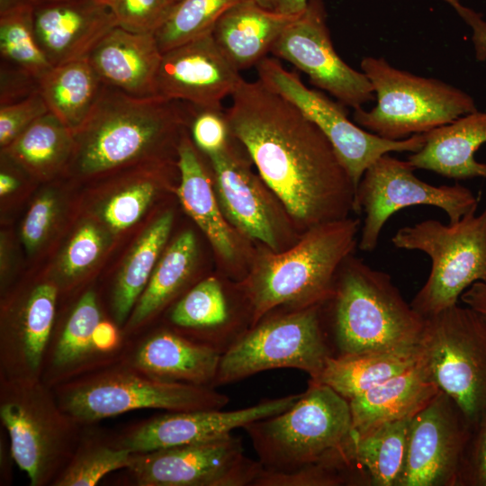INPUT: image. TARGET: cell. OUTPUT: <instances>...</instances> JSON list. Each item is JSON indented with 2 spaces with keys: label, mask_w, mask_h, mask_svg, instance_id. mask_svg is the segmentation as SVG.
<instances>
[{
  "label": "cell",
  "mask_w": 486,
  "mask_h": 486,
  "mask_svg": "<svg viewBox=\"0 0 486 486\" xmlns=\"http://www.w3.org/2000/svg\"><path fill=\"white\" fill-rule=\"evenodd\" d=\"M225 110L231 135L294 221L307 230L348 217L356 187L323 132L260 80L244 78Z\"/></svg>",
  "instance_id": "6da1fadb"
},
{
  "label": "cell",
  "mask_w": 486,
  "mask_h": 486,
  "mask_svg": "<svg viewBox=\"0 0 486 486\" xmlns=\"http://www.w3.org/2000/svg\"><path fill=\"white\" fill-rule=\"evenodd\" d=\"M195 112L185 102L135 96L104 84L89 115L73 131L72 170L95 176L157 158L168 147H178Z\"/></svg>",
  "instance_id": "7a4b0ae2"
},
{
  "label": "cell",
  "mask_w": 486,
  "mask_h": 486,
  "mask_svg": "<svg viewBox=\"0 0 486 486\" xmlns=\"http://www.w3.org/2000/svg\"><path fill=\"white\" fill-rule=\"evenodd\" d=\"M358 219L318 225L291 249L265 256L241 286L252 310V326L278 307L302 309L324 304L338 271L352 255Z\"/></svg>",
  "instance_id": "3957f363"
},
{
  "label": "cell",
  "mask_w": 486,
  "mask_h": 486,
  "mask_svg": "<svg viewBox=\"0 0 486 486\" xmlns=\"http://www.w3.org/2000/svg\"><path fill=\"white\" fill-rule=\"evenodd\" d=\"M330 304L334 356L419 344L425 318L400 294L390 274L347 256L335 278Z\"/></svg>",
  "instance_id": "277c9868"
},
{
  "label": "cell",
  "mask_w": 486,
  "mask_h": 486,
  "mask_svg": "<svg viewBox=\"0 0 486 486\" xmlns=\"http://www.w3.org/2000/svg\"><path fill=\"white\" fill-rule=\"evenodd\" d=\"M243 428L266 472H293L352 445L348 400L312 381L291 408Z\"/></svg>",
  "instance_id": "5b68a950"
},
{
  "label": "cell",
  "mask_w": 486,
  "mask_h": 486,
  "mask_svg": "<svg viewBox=\"0 0 486 486\" xmlns=\"http://www.w3.org/2000/svg\"><path fill=\"white\" fill-rule=\"evenodd\" d=\"M55 396L80 425L136 410H220L230 402L229 396L214 387L160 380L126 362L60 383Z\"/></svg>",
  "instance_id": "8992f818"
},
{
  "label": "cell",
  "mask_w": 486,
  "mask_h": 486,
  "mask_svg": "<svg viewBox=\"0 0 486 486\" xmlns=\"http://www.w3.org/2000/svg\"><path fill=\"white\" fill-rule=\"evenodd\" d=\"M0 419L31 485H52L78 446L80 424L40 378L0 379Z\"/></svg>",
  "instance_id": "52a82bcc"
},
{
  "label": "cell",
  "mask_w": 486,
  "mask_h": 486,
  "mask_svg": "<svg viewBox=\"0 0 486 486\" xmlns=\"http://www.w3.org/2000/svg\"><path fill=\"white\" fill-rule=\"evenodd\" d=\"M361 69L373 86L376 104L369 111L355 109L354 122L381 138L404 140L477 111L463 90L399 69L383 58L364 57Z\"/></svg>",
  "instance_id": "ba28073f"
},
{
  "label": "cell",
  "mask_w": 486,
  "mask_h": 486,
  "mask_svg": "<svg viewBox=\"0 0 486 486\" xmlns=\"http://www.w3.org/2000/svg\"><path fill=\"white\" fill-rule=\"evenodd\" d=\"M476 212L446 225L425 220L392 236L395 248L421 251L430 258L428 279L410 302L423 318L457 304L472 284L486 282V205Z\"/></svg>",
  "instance_id": "9c48e42d"
},
{
  "label": "cell",
  "mask_w": 486,
  "mask_h": 486,
  "mask_svg": "<svg viewBox=\"0 0 486 486\" xmlns=\"http://www.w3.org/2000/svg\"><path fill=\"white\" fill-rule=\"evenodd\" d=\"M322 305L264 316L222 354L212 387L277 368L302 370L316 381L333 356Z\"/></svg>",
  "instance_id": "30bf717a"
},
{
  "label": "cell",
  "mask_w": 486,
  "mask_h": 486,
  "mask_svg": "<svg viewBox=\"0 0 486 486\" xmlns=\"http://www.w3.org/2000/svg\"><path fill=\"white\" fill-rule=\"evenodd\" d=\"M419 343L434 382L472 429L486 412V322L457 303L425 318Z\"/></svg>",
  "instance_id": "8fae6325"
},
{
  "label": "cell",
  "mask_w": 486,
  "mask_h": 486,
  "mask_svg": "<svg viewBox=\"0 0 486 486\" xmlns=\"http://www.w3.org/2000/svg\"><path fill=\"white\" fill-rule=\"evenodd\" d=\"M256 68L258 80L297 107L323 132L356 190L365 170L382 156L391 152L413 153L424 145V133L391 140L361 128L347 118L343 104L307 87L296 72L285 69L278 59L266 57Z\"/></svg>",
  "instance_id": "7c38bea8"
},
{
  "label": "cell",
  "mask_w": 486,
  "mask_h": 486,
  "mask_svg": "<svg viewBox=\"0 0 486 486\" xmlns=\"http://www.w3.org/2000/svg\"><path fill=\"white\" fill-rule=\"evenodd\" d=\"M415 167L407 160L385 154L364 173L356 193L357 213L364 220L358 243L360 250L374 251L382 228L398 211L417 205H430L443 210L449 222L477 211L480 196L459 184L434 185L414 175Z\"/></svg>",
  "instance_id": "4fadbf2b"
},
{
  "label": "cell",
  "mask_w": 486,
  "mask_h": 486,
  "mask_svg": "<svg viewBox=\"0 0 486 486\" xmlns=\"http://www.w3.org/2000/svg\"><path fill=\"white\" fill-rule=\"evenodd\" d=\"M127 470L140 486H253L262 471L231 433L208 441L131 454Z\"/></svg>",
  "instance_id": "5bb4252c"
},
{
  "label": "cell",
  "mask_w": 486,
  "mask_h": 486,
  "mask_svg": "<svg viewBox=\"0 0 486 486\" xmlns=\"http://www.w3.org/2000/svg\"><path fill=\"white\" fill-rule=\"evenodd\" d=\"M324 0H308L302 13L284 29L272 48L274 56L305 73L312 85L354 110L374 99L363 71L349 67L337 53L327 25Z\"/></svg>",
  "instance_id": "9a60e30c"
},
{
  "label": "cell",
  "mask_w": 486,
  "mask_h": 486,
  "mask_svg": "<svg viewBox=\"0 0 486 486\" xmlns=\"http://www.w3.org/2000/svg\"><path fill=\"white\" fill-rule=\"evenodd\" d=\"M471 433L460 408L440 390L411 418L397 486H458Z\"/></svg>",
  "instance_id": "2e32d148"
},
{
  "label": "cell",
  "mask_w": 486,
  "mask_h": 486,
  "mask_svg": "<svg viewBox=\"0 0 486 486\" xmlns=\"http://www.w3.org/2000/svg\"><path fill=\"white\" fill-rule=\"evenodd\" d=\"M243 77L218 46L212 32L162 53L157 95L200 109H223Z\"/></svg>",
  "instance_id": "e0dca14e"
},
{
  "label": "cell",
  "mask_w": 486,
  "mask_h": 486,
  "mask_svg": "<svg viewBox=\"0 0 486 486\" xmlns=\"http://www.w3.org/2000/svg\"><path fill=\"white\" fill-rule=\"evenodd\" d=\"M301 394L264 400L230 411L220 409L166 413L135 427L114 445L134 454L208 441L288 410Z\"/></svg>",
  "instance_id": "ac0fdd59"
},
{
  "label": "cell",
  "mask_w": 486,
  "mask_h": 486,
  "mask_svg": "<svg viewBox=\"0 0 486 486\" xmlns=\"http://www.w3.org/2000/svg\"><path fill=\"white\" fill-rule=\"evenodd\" d=\"M32 19L36 40L52 67L86 58L118 26L110 6L98 0H36Z\"/></svg>",
  "instance_id": "d6986e66"
},
{
  "label": "cell",
  "mask_w": 486,
  "mask_h": 486,
  "mask_svg": "<svg viewBox=\"0 0 486 486\" xmlns=\"http://www.w3.org/2000/svg\"><path fill=\"white\" fill-rule=\"evenodd\" d=\"M235 142L231 135L221 149L206 155L212 166L220 207L225 219L239 231L275 251L278 240L273 209Z\"/></svg>",
  "instance_id": "ffe728a7"
},
{
  "label": "cell",
  "mask_w": 486,
  "mask_h": 486,
  "mask_svg": "<svg viewBox=\"0 0 486 486\" xmlns=\"http://www.w3.org/2000/svg\"><path fill=\"white\" fill-rule=\"evenodd\" d=\"M58 289L51 283L34 286L2 328L1 379H39L54 324Z\"/></svg>",
  "instance_id": "44dd1931"
},
{
  "label": "cell",
  "mask_w": 486,
  "mask_h": 486,
  "mask_svg": "<svg viewBox=\"0 0 486 486\" xmlns=\"http://www.w3.org/2000/svg\"><path fill=\"white\" fill-rule=\"evenodd\" d=\"M162 52L154 33L112 29L86 57L103 82L126 94L157 95Z\"/></svg>",
  "instance_id": "7402d4cb"
},
{
  "label": "cell",
  "mask_w": 486,
  "mask_h": 486,
  "mask_svg": "<svg viewBox=\"0 0 486 486\" xmlns=\"http://www.w3.org/2000/svg\"><path fill=\"white\" fill-rule=\"evenodd\" d=\"M439 391L422 356L412 367L348 400L352 435L359 436L383 423L413 417Z\"/></svg>",
  "instance_id": "603a6c76"
},
{
  "label": "cell",
  "mask_w": 486,
  "mask_h": 486,
  "mask_svg": "<svg viewBox=\"0 0 486 486\" xmlns=\"http://www.w3.org/2000/svg\"><path fill=\"white\" fill-rule=\"evenodd\" d=\"M221 356L179 332L161 330L143 340L126 363L160 380L212 387Z\"/></svg>",
  "instance_id": "cb8c5ba5"
},
{
  "label": "cell",
  "mask_w": 486,
  "mask_h": 486,
  "mask_svg": "<svg viewBox=\"0 0 486 486\" xmlns=\"http://www.w3.org/2000/svg\"><path fill=\"white\" fill-rule=\"evenodd\" d=\"M424 136L423 147L408 158L415 169L455 180L486 177V163L474 158L479 148L486 143V112L477 110L464 114Z\"/></svg>",
  "instance_id": "d4e9b609"
},
{
  "label": "cell",
  "mask_w": 486,
  "mask_h": 486,
  "mask_svg": "<svg viewBox=\"0 0 486 486\" xmlns=\"http://www.w3.org/2000/svg\"><path fill=\"white\" fill-rule=\"evenodd\" d=\"M298 15V14H297ZM243 0L217 22L212 35L225 56L238 70L256 66L284 29L297 17Z\"/></svg>",
  "instance_id": "484cf974"
},
{
  "label": "cell",
  "mask_w": 486,
  "mask_h": 486,
  "mask_svg": "<svg viewBox=\"0 0 486 486\" xmlns=\"http://www.w3.org/2000/svg\"><path fill=\"white\" fill-rule=\"evenodd\" d=\"M169 320L186 338L225 353L248 329L233 316L221 283L208 277L195 284L172 308Z\"/></svg>",
  "instance_id": "4316f807"
},
{
  "label": "cell",
  "mask_w": 486,
  "mask_h": 486,
  "mask_svg": "<svg viewBox=\"0 0 486 486\" xmlns=\"http://www.w3.org/2000/svg\"><path fill=\"white\" fill-rule=\"evenodd\" d=\"M199 151L189 130H186L177 148L176 166L180 173L177 195L185 212L203 231L215 250L230 260L236 253V244Z\"/></svg>",
  "instance_id": "83f0119b"
},
{
  "label": "cell",
  "mask_w": 486,
  "mask_h": 486,
  "mask_svg": "<svg viewBox=\"0 0 486 486\" xmlns=\"http://www.w3.org/2000/svg\"><path fill=\"white\" fill-rule=\"evenodd\" d=\"M422 356L420 343L360 354L331 356L320 377L312 382L325 384L350 400L412 367Z\"/></svg>",
  "instance_id": "f1b7e54d"
},
{
  "label": "cell",
  "mask_w": 486,
  "mask_h": 486,
  "mask_svg": "<svg viewBox=\"0 0 486 486\" xmlns=\"http://www.w3.org/2000/svg\"><path fill=\"white\" fill-rule=\"evenodd\" d=\"M100 321L95 293L87 291L76 304L56 340L44 382L49 386L58 385L105 357L95 343V329Z\"/></svg>",
  "instance_id": "f546056e"
},
{
  "label": "cell",
  "mask_w": 486,
  "mask_h": 486,
  "mask_svg": "<svg viewBox=\"0 0 486 486\" xmlns=\"http://www.w3.org/2000/svg\"><path fill=\"white\" fill-rule=\"evenodd\" d=\"M104 86L86 58L52 67L40 80L50 112L72 131L87 118Z\"/></svg>",
  "instance_id": "4dcf8cb0"
},
{
  "label": "cell",
  "mask_w": 486,
  "mask_h": 486,
  "mask_svg": "<svg viewBox=\"0 0 486 486\" xmlns=\"http://www.w3.org/2000/svg\"><path fill=\"white\" fill-rule=\"evenodd\" d=\"M172 223L170 212L154 220L138 238L122 266L112 301L113 317L119 325L129 319L145 290L168 238Z\"/></svg>",
  "instance_id": "1f68e13d"
},
{
  "label": "cell",
  "mask_w": 486,
  "mask_h": 486,
  "mask_svg": "<svg viewBox=\"0 0 486 486\" xmlns=\"http://www.w3.org/2000/svg\"><path fill=\"white\" fill-rule=\"evenodd\" d=\"M195 256L194 234L190 230L182 232L158 259L129 317V330L144 324L181 290L191 275Z\"/></svg>",
  "instance_id": "d6a6232c"
},
{
  "label": "cell",
  "mask_w": 486,
  "mask_h": 486,
  "mask_svg": "<svg viewBox=\"0 0 486 486\" xmlns=\"http://www.w3.org/2000/svg\"><path fill=\"white\" fill-rule=\"evenodd\" d=\"M73 149V131L50 112L3 148L17 164L39 176L51 175L69 163Z\"/></svg>",
  "instance_id": "836d02e7"
},
{
  "label": "cell",
  "mask_w": 486,
  "mask_h": 486,
  "mask_svg": "<svg viewBox=\"0 0 486 486\" xmlns=\"http://www.w3.org/2000/svg\"><path fill=\"white\" fill-rule=\"evenodd\" d=\"M411 418L383 423L353 436L355 460L374 486H397L403 470Z\"/></svg>",
  "instance_id": "e575fe53"
},
{
  "label": "cell",
  "mask_w": 486,
  "mask_h": 486,
  "mask_svg": "<svg viewBox=\"0 0 486 486\" xmlns=\"http://www.w3.org/2000/svg\"><path fill=\"white\" fill-rule=\"evenodd\" d=\"M243 0H179L154 32L161 52L212 33L220 18Z\"/></svg>",
  "instance_id": "d590c367"
},
{
  "label": "cell",
  "mask_w": 486,
  "mask_h": 486,
  "mask_svg": "<svg viewBox=\"0 0 486 486\" xmlns=\"http://www.w3.org/2000/svg\"><path fill=\"white\" fill-rule=\"evenodd\" d=\"M0 58L40 80L52 68L36 40L32 7L0 14Z\"/></svg>",
  "instance_id": "8d00e7d4"
},
{
  "label": "cell",
  "mask_w": 486,
  "mask_h": 486,
  "mask_svg": "<svg viewBox=\"0 0 486 486\" xmlns=\"http://www.w3.org/2000/svg\"><path fill=\"white\" fill-rule=\"evenodd\" d=\"M366 481L349 446L293 472L273 473L262 470L253 486H338Z\"/></svg>",
  "instance_id": "74e56055"
},
{
  "label": "cell",
  "mask_w": 486,
  "mask_h": 486,
  "mask_svg": "<svg viewBox=\"0 0 486 486\" xmlns=\"http://www.w3.org/2000/svg\"><path fill=\"white\" fill-rule=\"evenodd\" d=\"M131 453L113 445L80 441L54 486H93L111 472L128 468Z\"/></svg>",
  "instance_id": "f35d334b"
},
{
  "label": "cell",
  "mask_w": 486,
  "mask_h": 486,
  "mask_svg": "<svg viewBox=\"0 0 486 486\" xmlns=\"http://www.w3.org/2000/svg\"><path fill=\"white\" fill-rule=\"evenodd\" d=\"M156 185L150 179L136 181L112 196L105 203L102 216L114 231L135 224L150 204Z\"/></svg>",
  "instance_id": "ab89813d"
},
{
  "label": "cell",
  "mask_w": 486,
  "mask_h": 486,
  "mask_svg": "<svg viewBox=\"0 0 486 486\" xmlns=\"http://www.w3.org/2000/svg\"><path fill=\"white\" fill-rule=\"evenodd\" d=\"M118 26L134 32L154 33L172 7L170 0H109Z\"/></svg>",
  "instance_id": "60d3db41"
},
{
  "label": "cell",
  "mask_w": 486,
  "mask_h": 486,
  "mask_svg": "<svg viewBox=\"0 0 486 486\" xmlns=\"http://www.w3.org/2000/svg\"><path fill=\"white\" fill-rule=\"evenodd\" d=\"M104 246L100 230L91 223L81 226L70 239L60 261L61 274L74 278L91 267Z\"/></svg>",
  "instance_id": "b9f144b4"
},
{
  "label": "cell",
  "mask_w": 486,
  "mask_h": 486,
  "mask_svg": "<svg viewBox=\"0 0 486 486\" xmlns=\"http://www.w3.org/2000/svg\"><path fill=\"white\" fill-rule=\"evenodd\" d=\"M49 112L40 92L20 102L0 106L2 149L9 146L28 127Z\"/></svg>",
  "instance_id": "7bdbcfd3"
},
{
  "label": "cell",
  "mask_w": 486,
  "mask_h": 486,
  "mask_svg": "<svg viewBox=\"0 0 486 486\" xmlns=\"http://www.w3.org/2000/svg\"><path fill=\"white\" fill-rule=\"evenodd\" d=\"M189 132L195 146L205 155L221 149L231 138L223 109L196 108Z\"/></svg>",
  "instance_id": "ee69618b"
},
{
  "label": "cell",
  "mask_w": 486,
  "mask_h": 486,
  "mask_svg": "<svg viewBox=\"0 0 486 486\" xmlns=\"http://www.w3.org/2000/svg\"><path fill=\"white\" fill-rule=\"evenodd\" d=\"M458 486H486V412L472 429L460 469Z\"/></svg>",
  "instance_id": "f6af8a7d"
},
{
  "label": "cell",
  "mask_w": 486,
  "mask_h": 486,
  "mask_svg": "<svg viewBox=\"0 0 486 486\" xmlns=\"http://www.w3.org/2000/svg\"><path fill=\"white\" fill-rule=\"evenodd\" d=\"M57 213V200L43 194L31 206L22 227V239L29 252H33L45 239Z\"/></svg>",
  "instance_id": "bcb514c9"
},
{
  "label": "cell",
  "mask_w": 486,
  "mask_h": 486,
  "mask_svg": "<svg viewBox=\"0 0 486 486\" xmlns=\"http://www.w3.org/2000/svg\"><path fill=\"white\" fill-rule=\"evenodd\" d=\"M40 92V79L20 68L0 62V106L24 100Z\"/></svg>",
  "instance_id": "7dc6e473"
},
{
  "label": "cell",
  "mask_w": 486,
  "mask_h": 486,
  "mask_svg": "<svg viewBox=\"0 0 486 486\" xmlns=\"http://www.w3.org/2000/svg\"><path fill=\"white\" fill-rule=\"evenodd\" d=\"M460 301L486 322V282H476L461 295Z\"/></svg>",
  "instance_id": "c3c4849f"
},
{
  "label": "cell",
  "mask_w": 486,
  "mask_h": 486,
  "mask_svg": "<svg viewBox=\"0 0 486 486\" xmlns=\"http://www.w3.org/2000/svg\"><path fill=\"white\" fill-rule=\"evenodd\" d=\"M119 332L115 326L106 320H101L95 329V343L99 350L106 356L119 346Z\"/></svg>",
  "instance_id": "681fc988"
},
{
  "label": "cell",
  "mask_w": 486,
  "mask_h": 486,
  "mask_svg": "<svg viewBox=\"0 0 486 486\" xmlns=\"http://www.w3.org/2000/svg\"><path fill=\"white\" fill-rule=\"evenodd\" d=\"M308 0H277L276 11L291 15L300 14L304 11Z\"/></svg>",
  "instance_id": "f907efd6"
},
{
  "label": "cell",
  "mask_w": 486,
  "mask_h": 486,
  "mask_svg": "<svg viewBox=\"0 0 486 486\" xmlns=\"http://www.w3.org/2000/svg\"><path fill=\"white\" fill-rule=\"evenodd\" d=\"M19 186V181L11 173L3 170L0 174V194H11Z\"/></svg>",
  "instance_id": "816d5d0a"
},
{
  "label": "cell",
  "mask_w": 486,
  "mask_h": 486,
  "mask_svg": "<svg viewBox=\"0 0 486 486\" xmlns=\"http://www.w3.org/2000/svg\"><path fill=\"white\" fill-rule=\"evenodd\" d=\"M36 0H0V14L22 7H32Z\"/></svg>",
  "instance_id": "f5cc1de1"
},
{
  "label": "cell",
  "mask_w": 486,
  "mask_h": 486,
  "mask_svg": "<svg viewBox=\"0 0 486 486\" xmlns=\"http://www.w3.org/2000/svg\"><path fill=\"white\" fill-rule=\"evenodd\" d=\"M260 5L270 10H276L277 0H254Z\"/></svg>",
  "instance_id": "db71d44e"
},
{
  "label": "cell",
  "mask_w": 486,
  "mask_h": 486,
  "mask_svg": "<svg viewBox=\"0 0 486 486\" xmlns=\"http://www.w3.org/2000/svg\"><path fill=\"white\" fill-rule=\"evenodd\" d=\"M443 1L449 4L452 7L455 9L456 12H460L464 6L461 4V0H443Z\"/></svg>",
  "instance_id": "11a10c76"
},
{
  "label": "cell",
  "mask_w": 486,
  "mask_h": 486,
  "mask_svg": "<svg viewBox=\"0 0 486 486\" xmlns=\"http://www.w3.org/2000/svg\"><path fill=\"white\" fill-rule=\"evenodd\" d=\"M98 1L103 2V3H105V4H108V2H109V0H98Z\"/></svg>",
  "instance_id": "9f6ffc18"
},
{
  "label": "cell",
  "mask_w": 486,
  "mask_h": 486,
  "mask_svg": "<svg viewBox=\"0 0 486 486\" xmlns=\"http://www.w3.org/2000/svg\"><path fill=\"white\" fill-rule=\"evenodd\" d=\"M179 0H170V2L172 3V4H176V2H178Z\"/></svg>",
  "instance_id": "6f0895ef"
}]
</instances>
